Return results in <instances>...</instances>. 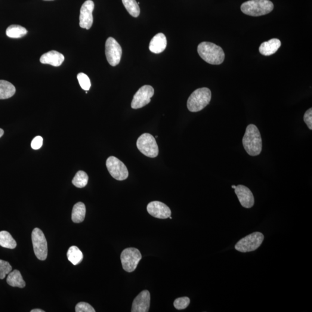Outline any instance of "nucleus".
Wrapping results in <instances>:
<instances>
[{
  "mask_svg": "<svg viewBox=\"0 0 312 312\" xmlns=\"http://www.w3.org/2000/svg\"><path fill=\"white\" fill-rule=\"evenodd\" d=\"M242 143L244 149L251 156H257L261 153L262 147L260 132L255 125L247 127Z\"/></svg>",
  "mask_w": 312,
  "mask_h": 312,
  "instance_id": "nucleus-1",
  "label": "nucleus"
},
{
  "mask_svg": "<svg viewBox=\"0 0 312 312\" xmlns=\"http://www.w3.org/2000/svg\"><path fill=\"white\" fill-rule=\"evenodd\" d=\"M198 53L206 63L213 65L221 64L225 58L224 52L220 46L208 42L200 43Z\"/></svg>",
  "mask_w": 312,
  "mask_h": 312,
  "instance_id": "nucleus-2",
  "label": "nucleus"
},
{
  "mask_svg": "<svg viewBox=\"0 0 312 312\" xmlns=\"http://www.w3.org/2000/svg\"><path fill=\"white\" fill-rule=\"evenodd\" d=\"M273 3L270 0H250L243 3L241 11L243 14L252 17H260L273 10Z\"/></svg>",
  "mask_w": 312,
  "mask_h": 312,
  "instance_id": "nucleus-3",
  "label": "nucleus"
},
{
  "mask_svg": "<svg viewBox=\"0 0 312 312\" xmlns=\"http://www.w3.org/2000/svg\"><path fill=\"white\" fill-rule=\"evenodd\" d=\"M211 97V91L208 88H202L196 90L188 99V110L192 112H199L208 106Z\"/></svg>",
  "mask_w": 312,
  "mask_h": 312,
  "instance_id": "nucleus-4",
  "label": "nucleus"
},
{
  "mask_svg": "<svg viewBox=\"0 0 312 312\" xmlns=\"http://www.w3.org/2000/svg\"><path fill=\"white\" fill-rule=\"evenodd\" d=\"M264 239V235L261 233H253L239 240L235 248L242 253L255 251L261 246Z\"/></svg>",
  "mask_w": 312,
  "mask_h": 312,
  "instance_id": "nucleus-5",
  "label": "nucleus"
},
{
  "mask_svg": "<svg viewBox=\"0 0 312 312\" xmlns=\"http://www.w3.org/2000/svg\"><path fill=\"white\" fill-rule=\"evenodd\" d=\"M137 147L139 150L148 157L154 158L158 156L159 147L155 138L148 133L141 135L137 141Z\"/></svg>",
  "mask_w": 312,
  "mask_h": 312,
  "instance_id": "nucleus-6",
  "label": "nucleus"
},
{
  "mask_svg": "<svg viewBox=\"0 0 312 312\" xmlns=\"http://www.w3.org/2000/svg\"><path fill=\"white\" fill-rule=\"evenodd\" d=\"M32 239L34 252L40 260H45L48 256V243L45 235L38 228L33 230Z\"/></svg>",
  "mask_w": 312,
  "mask_h": 312,
  "instance_id": "nucleus-7",
  "label": "nucleus"
},
{
  "mask_svg": "<svg viewBox=\"0 0 312 312\" xmlns=\"http://www.w3.org/2000/svg\"><path fill=\"white\" fill-rule=\"evenodd\" d=\"M123 268L128 273H132L137 268L139 262L142 259L141 253L137 249H125L120 256Z\"/></svg>",
  "mask_w": 312,
  "mask_h": 312,
  "instance_id": "nucleus-8",
  "label": "nucleus"
},
{
  "mask_svg": "<svg viewBox=\"0 0 312 312\" xmlns=\"http://www.w3.org/2000/svg\"><path fill=\"white\" fill-rule=\"evenodd\" d=\"M107 168L112 177L117 181H124L128 177V171L125 164L114 156L108 158Z\"/></svg>",
  "mask_w": 312,
  "mask_h": 312,
  "instance_id": "nucleus-9",
  "label": "nucleus"
},
{
  "mask_svg": "<svg viewBox=\"0 0 312 312\" xmlns=\"http://www.w3.org/2000/svg\"><path fill=\"white\" fill-rule=\"evenodd\" d=\"M106 55L108 62L111 66L115 67L120 62L122 49L116 39L109 37L106 43Z\"/></svg>",
  "mask_w": 312,
  "mask_h": 312,
  "instance_id": "nucleus-10",
  "label": "nucleus"
},
{
  "mask_svg": "<svg viewBox=\"0 0 312 312\" xmlns=\"http://www.w3.org/2000/svg\"><path fill=\"white\" fill-rule=\"evenodd\" d=\"M154 93V89L150 85H145L136 92L131 102L132 109L137 110L143 108L150 103L151 98Z\"/></svg>",
  "mask_w": 312,
  "mask_h": 312,
  "instance_id": "nucleus-11",
  "label": "nucleus"
},
{
  "mask_svg": "<svg viewBox=\"0 0 312 312\" xmlns=\"http://www.w3.org/2000/svg\"><path fill=\"white\" fill-rule=\"evenodd\" d=\"M94 3L92 0H88L83 3L80 11L79 26L82 29L89 30L93 23L92 11Z\"/></svg>",
  "mask_w": 312,
  "mask_h": 312,
  "instance_id": "nucleus-12",
  "label": "nucleus"
},
{
  "mask_svg": "<svg viewBox=\"0 0 312 312\" xmlns=\"http://www.w3.org/2000/svg\"><path fill=\"white\" fill-rule=\"evenodd\" d=\"M148 213L154 218L167 219L171 216V211L167 205L160 202H152L147 206Z\"/></svg>",
  "mask_w": 312,
  "mask_h": 312,
  "instance_id": "nucleus-13",
  "label": "nucleus"
},
{
  "mask_svg": "<svg viewBox=\"0 0 312 312\" xmlns=\"http://www.w3.org/2000/svg\"><path fill=\"white\" fill-rule=\"evenodd\" d=\"M234 189L241 205L244 208H251L254 205L255 198L249 188L240 184Z\"/></svg>",
  "mask_w": 312,
  "mask_h": 312,
  "instance_id": "nucleus-14",
  "label": "nucleus"
},
{
  "mask_svg": "<svg viewBox=\"0 0 312 312\" xmlns=\"http://www.w3.org/2000/svg\"><path fill=\"white\" fill-rule=\"evenodd\" d=\"M150 304V294L147 290H144L134 299L132 303V312H149Z\"/></svg>",
  "mask_w": 312,
  "mask_h": 312,
  "instance_id": "nucleus-15",
  "label": "nucleus"
},
{
  "mask_svg": "<svg viewBox=\"0 0 312 312\" xmlns=\"http://www.w3.org/2000/svg\"><path fill=\"white\" fill-rule=\"evenodd\" d=\"M64 60V55L55 51L48 52L40 58V61L42 64H50L54 67L60 66Z\"/></svg>",
  "mask_w": 312,
  "mask_h": 312,
  "instance_id": "nucleus-16",
  "label": "nucleus"
},
{
  "mask_svg": "<svg viewBox=\"0 0 312 312\" xmlns=\"http://www.w3.org/2000/svg\"><path fill=\"white\" fill-rule=\"evenodd\" d=\"M166 45L167 41L165 36L163 33H159L151 39L149 50L153 54H159L165 51Z\"/></svg>",
  "mask_w": 312,
  "mask_h": 312,
  "instance_id": "nucleus-17",
  "label": "nucleus"
},
{
  "mask_svg": "<svg viewBox=\"0 0 312 312\" xmlns=\"http://www.w3.org/2000/svg\"><path fill=\"white\" fill-rule=\"evenodd\" d=\"M281 42L276 38L271 39L270 41L262 43L259 48L260 54L264 55H270L275 54L280 47Z\"/></svg>",
  "mask_w": 312,
  "mask_h": 312,
  "instance_id": "nucleus-18",
  "label": "nucleus"
},
{
  "mask_svg": "<svg viewBox=\"0 0 312 312\" xmlns=\"http://www.w3.org/2000/svg\"><path fill=\"white\" fill-rule=\"evenodd\" d=\"M7 282L9 286L18 288H24L26 282L23 279L19 271L15 270L8 274Z\"/></svg>",
  "mask_w": 312,
  "mask_h": 312,
  "instance_id": "nucleus-19",
  "label": "nucleus"
},
{
  "mask_svg": "<svg viewBox=\"0 0 312 312\" xmlns=\"http://www.w3.org/2000/svg\"><path fill=\"white\" fill-rule=\"evenodd\" d=\"M86 206L81 202L76 203L73 207L72 218L73 223H82L85 220L86 216Z\"/></svg>",
  "mask_w": 312,
  "mask_h": 312,
  "instance_id": "nucleus-20",
  "label": "nucleus"
},
{
  "mask_svg": "<svg viewBox=\"0 0 312 312\" xmlns=\"http://www.w3.org/2000/svg\"><path fill=\"white\" fill-rule=\"evenodd\" d=\"M16 92V89L11 83L0 80V100L12 97Z\"/></svg>",
  "mask_w": 312,
  "mask_h": 312,
  "instance_id": "nucleus-21",
  "label": "nucleus"
},
{
  "mask_svg": "<svg viewBox=\"0 0 312 312\" xmlns=\"http://www.w3.org/2000/svg\"><path fill=\"white\" fill-rule=\"evenodd\" d=\"M68 259L74 265L80 263L83 260V255L78 247L73 246L70 247L67 253Z\"/></svg>",
  "mask_w": 312,
  "mask_h": 312,
  "instance_id": "nucleus-22",
  "label": "nucleus"
},
{
  "mask_svg": "<svg viewBox=\"0 0 312 312\" xmlns=\"http://www.w3.org/2000/svg\"><path fill=\"white\" fill-rule=\"evenodd\" d=\"M0 246L3 248L14 249L16 248L17 243L10 233L2 231L0 232Z\"/></svg>",
  "mask_w": 312,
  "mask_h": 312,
  "instance_id": "nucleus-23",
  "label": "nucleus"
},
{
  "mask_svg": "<svg viewBox=\"0 0 312 312\" xmlns=\"http://www.w3.org/2000/svg\"><path fill=\"white\" fill-rule=\"evenodd\" d=\"M27 30L19 25H11L6 30V35L12 38H22L27 35Z\"/></svg>",
  "mask_w": 312,
  "mask_h": 312,
  "instance_id": "nucleus-24",
  "label": "nucleus"
},
{
  "mask_svg": "<svg viewBox=\"0 0 312 312\" xmlns=\"http://www.w3.org/2000/svg\"><path fill=\"white\" fill-rule=\"evenodd\" d=\"M127 11L132 17L137 18L140 15V8L135 0H122Z\"/></svg>",
  "mask_w": 312,
  "mask_h": 312,
  "instance_id": "nucleus-25",
  "label": "nucleus"
},
{
  "mask_svg": "<svg viewBox=\"0 0 312 312\" xmlns=\"http://www.w3.org/2000/svg\"><path fill=\"white\" fill-rule=\"evenodd\" d=\"M89 177L84 171H79L76 173L73 179L72 183L76 187H85L88 183Z\"/></svg>",
  "mask_w": 312,
  "mask_h": 312,
  "instance_id": "nucleus-26",
  "label": "nucleus"
},
{
  "mask_svg": "<svg viewBox=\"0 0 312 312\" xmlns=\"http://www.w3.org/2000/svg\"><path fill=\"white\" fill-rule=\"evenodd\" d=\"M77 78H78L80 87L84 91H89L91 87V82L88 75L84 73H79L77 75Z\"/></svg>",
  "mask_w": 312,
  "mask_h": 312,
  "instance_id": "nucleus-27",
  "label": "nucleus"
},
{
  "mask_svg": "<svg viewBox=\"0 0 312 312\" xmlns=\"http://www.w3.org/2000/svg\"><path fill=\"white\" fill-rule=\"evenodd\" d=\"M12 270V266L8 262L0 259V279H4Z\"/></svg>",
  "mask_w": 312,
  "mask_h": 312,
  "instance_id": "nucleus-28",
  "label": "nucleus"
},
{
  "mask_svg": "<svg viewBox=\"0 0 312 312\" xmlns=\"http://www.w3.org/2000/svg\"><path fill=\"white\" fill-rule=\"evenodd\" d=\"M190 303V298L187 296L176 299L174 302V307L178 310L186 309Z\"/></svg>",
  "mask_w": 312,
  "mask_h": 312,
  "instance_id": "nucleus-29",
  "label": "nucleus"
},
{
  "mask_svg": "<svg viewBox=\"0 0 312 312\" xmlns=\"http://www.w3.org/2000/svg\"><path fill=\"white\" fill-rule=\"evenodd\" d=\"M75 312H95V311L94 309L92 307V305L87 303V302H81L76 305Z\"/></svg>",
  "mask_w": 312,
  "mask_h": 312,
  "instance_id": "nucleus-30",
  "label": "nucleus"
},
{
  "mask_svg": "<svg viewBox=\"0 0 312 312\" xmlns=\"http://www.w3.org/2000/svg\"><path fill=\"white\" fill-rule=\"evenodd\" d=\"M42 144L43 138L41 136H37V137L33 139L32 144H31V147L33 149L38 150L42 147Z\"/></svg>",
  "mask_w": 312,
  "mask_h": 312,
  "instance_id": "nucleus-31",
  "label": "nucleus"
},
{
  "mask_svg": "<svg viewBox=\"0 0 312 312\" xmlns=\"http://www.w3.org/2000/svg\"><path fill=\"white\" fill-rule=\"evenodd\" d=\"M304 120L308 128L312 129V109L310 108L305 112L304 116Z\"/></svg>",
  "mask_w": 312,
  "mask_h": 312,
  "instance_id": "nucleus-32",
  "label": "nucleus"
},
{
  "mask_svg": "<svg viewBox=\"0 0 312 312\" xmlns=\"http://www.w3.org/2000/svg\"><path fill=\"white\" fill-rule=\"evenodd\" d=\"M31 312H45V311L41 310H39V309H35V310H33L31 311Z\"/></svg>",
  "mask_w": 312,
  "mask_h": 312,
  "instance_id": "nucleus-33",
  "label": "nucleus"
},
{
  "mask_svg": "<svg viewBox=\"0 0 312 312\" xmlns=\"http://www.w3.org/2000/svg\"><path fill=\"white\" fill-rule=\"evenodd\" d=\"M4 131L2 129L0 128V138L2 137V135H4Z\"/></svg>",
  "mask_w": 312,
  "mask_h": 312,
  "instance_id": "nucleus-34",
  "label": "nucleus"
},
{
  "mask_svg": "<svg viewBox=\"0 0 312 312\" xmlns=\"http://www.w3.org/2000/svg\"><path fill=\"white\" fill-rule=\"evenodd\" d=\"M236 187V186H235V185H233V186H232V188H235Z\"/></svg>",
  "mask_w": 312,
  "mask_h": 312,
  "instance_id": "nucleus-35",
  "label": "nucleus"
},
{
  "mask_svg": "<svg viewBox=\"0 0 312 312\" xmlns=\"http://www.w3.org/2000/svg\"><path fill=\"white\" fill-rule=\"evenodd\" d=\"M46 1H54V0H46Z\"/></svg>",
  "mask_w": 312,
  "mask_h": 312,
  "instance_id": "nucleus-36",
  "label": "nucleus"
},
{
  "mask_svg": "<svg viewBox=\"0 0 312 312\" xmlns=\"http://www.w3.org/2000/svg\"><path fill=\"white\" fill-rule=\"evenodd\" d=\"M169 218H170V219H172V217H171V216H169Z\"/></svg>",
  "mask_w": 312,
  "mask_h": 312,
  "instance_id": "nucleus-37",
  "label": "nucleus"
}]
</instances>
